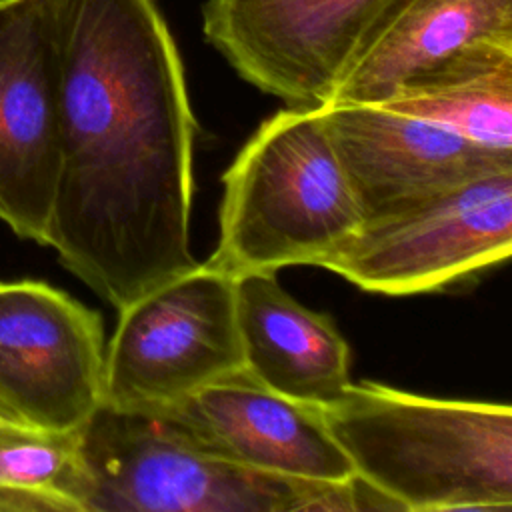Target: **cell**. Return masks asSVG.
<instances>
[{"label":"cell","mask_w":512,"mask_h":512,"mask_svg":"<svg viewBox=\"0 0 512 512\" xmlns=\"http://www.w3.org/2000/svg\"><path fill=\"white\" fill-rule=\"evenodd\" d=\"M60 172L46 246L126 308L194 268L196 118L158 0H58Z\"/></svg>","instance_id":"6da1fadb"},{"label":"cell","mask_w":512,"mask_h":512,"mask_svg":"<svg viewBox=\"0 0 512 512\" xmlns=\"http://www.w3.org/2000/svg\"><path fill=\"white\" fill-rule=\"evenodd\" d=\"M360 482L394 510H510L512 408L360 382L322 408Z\"/></svg>","instance_id":"7a4b0ae2"},{"label":"cell","mask_w":512,"mask_h":512,"mask_svg":"<svg viewBox=\"0 0 512 512\" xmlns=\"http://www.w3.org/2000/svg\"><path fill=\"white\" fill-rule=\"evenodd\" d=\"M222 186L218 242L206 264L232 278L322 266L364 222L322 104L288 106L264 120Z\"/></svg>","instance_id":"3957f363"},{"label":"cell","mask_w":512,"mask_h":512,"mask_svg":"<svg viewBox=\"0 0 512 512\" xmlns=\"http://www.w3.org/2000/svg\"><path fill=\"white\" fill-rule=\"evenodd\" d=\"M82 512H348L386 508L358 478L300 480L218 458L160 416L100 404L78 428Z\"/></svg>","instance_id":"277c9868"},{"label":"cell","mask_w":512,"mask_h":512,"mask_svg":"<svg viewBox=\"0 0 512 512\" xmlns=\"http://www.w3.org/2000/svg\"><path fill=\"white\" fill-rule=\"evenodd\" d=\"M512 252V170L364 218L322 268L386 296L446 290Z\"/></svg>","instance_id":"5b68a950"},{"label":"cell","mask_w":512,"mask_h":512,"mask_svg":"<svg viewBox=\"0 0 512 512\" xmlns=\"http://www.w3.org/2000/svg\"><path fill=\"white\" fill-rule=\"evenodd\" d=\"M102 402L156 412L244 368L234 278L198 262L118 310Z\"/></svg>","instance_id":"8992f818"},{"label":"cell","mask_w":512,"mask_h":512,"mask_svg":"<svg viewBox=\"0 0 512 512\" xmlns=\"http://www.w3.org/2000/svg\"><path fill=\"white\" fill-rule=\"evenodd\" d=\"M102 316L40 282H0V412L70 432L102 404Z\"/></svg>","instance_id":"52a82bcc"},{"label":"cell","mask_w":512,"mask_h":512,"mask_svg":"<svg viewBox=\"0 0 512 512\" xmlns=\"http://www.w3.org/2000/svg\"><path fill=\"white\" fill-rule=\"evenodd\" d=\"M60 172L58 0H0V222L46 246Z\"/></svg>","instance_id":"ba28073f"},{"label":"cell","mask_w":512,"mask_h":512,"mask_svg":"<svg viewBox=\"0 0 512 512\" xmlns=\"http://www.w3.org/2000/svg\"><path fill=\"white\" fill-rule=\"evenodd\" d=\"M380 0H208L206 40L258 90L290 106L332 100Z\"/></svg>","instance_id":"9c48e42d"},{"label":"cell","mask_w":512,"mask_h":512,"mask_svg":"<svg viewBox=\"0 0 512 512\" xmlns=\"http://www.w3.org/2000/svg\"><path fill=\"white\" fill-rule=\"evenodd\" d=\"M152 414L202 450L252 470L336 484L356 478L322 408L270 390L246 368Z\"/></svg>","instance_id":"30bf717a"},{"label":"cell","mask_w":512,"mask_h":512,"mask_svg":"<svg viewBox=\"0 0 512 512\" xmlns=\"http://www.w3.org/2000/svg\"><path fill=\"white\" fill-rule=\"evenodd\" d=\"M324 122L364 218L478 176L512 170V152L380 104L328 102Z\"/></svg>","instance_id":"8fae6325"},{"label":"cell","mask_w":512,"mask_h":512,"mask_svg":"<svg viewBox=\"0 0 512 512\" xmlns=\"http://www.w3.org/2000/svg\"><path fill=\"white\" fill-rule=\"evenodd\" d=\"M244 368L270 390L318 408L350 386V348L334 320L294 300L276 272L234 278Z\"/></svg>","instance_id":"7c38bea8"},{"label":"cell","mask_w":512,"mask_h":512,"mask_svg":"<svg viewBox=\"0 0 512 512\" xmlns=\"http://www.w3.org/2000/svg\"><path fill=\"white\" fill-rule=\"evenodd\" d=\"M474 40L512 42V0H380L330 102L380 104Z\"/></svg>","instance_id":"4fadbf2b"},{"label":"cell","mask_w":512,"mask_h":512,"mask_svg":"<svg viewBox=\"0 0 512 512\" xmlns=\"http://www.w3.org/2000/svg\"><path fill=\"white\" fill-rule=\"evenodd\" d=\"M380 106L512 152V42H468L406 78Z\"/></svg>","instance_id":"5bb4252c"},{"label":"cell","mask_w":512,"mask_h":512,"mask_svg":"<svg viewBox=\"0 0 512 512\" xmlns=\"http://www.w3.org/2000/svg\"><path fill=\"white\" fill-rule=\"evenodd\" d=\"M0 484L62 494L82 512L78 430L56 432L0 422Z\"/></svg>","instance_id":"9a60e30c"},{"label":"cell","mask_w":512,"mask_h":512,"mask_svg":"<svg viewBox=\"0 0 512 512\" xmlns=\"http://www.w3.org/2000/svg\"><path fill=\"white\" fill-rule=\"evenodd\" d=\"M0 512H78L76 506L62 494L30 488L0 484Z\"/></svg>","instance_id":"2e32d148"},{"label":"cell","mask_w":512,"mask_h":512,"mask_svg":"<svg viewBox=\"0 0 512 512\" xmlns=\"http://www.w3.org/2000/svg\"><path fill=\"white\" fill-rule=\"evenodd\" d=\"M6 420H8V418H6V416L0 412V422H6ZM10 422H12V420H10Z\"/></svg>","instance_id":"e0dca14e"}]
</instances>
